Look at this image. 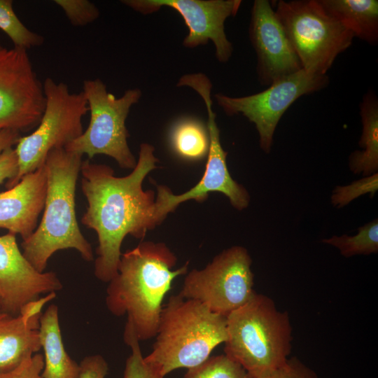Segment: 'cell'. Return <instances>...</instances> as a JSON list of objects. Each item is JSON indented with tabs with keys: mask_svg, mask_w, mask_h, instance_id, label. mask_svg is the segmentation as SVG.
Masks as SVG:
<instances>
[{
	"mask_svg": "<svg viewBox=\"0 0 378 378\" xmlns=\"http://www.w3.org/2000/svg\"><path fill=\"white\" fill-rule=\"evenodd\" d=\"M154 150L152 145L141 144L135 167L122 177L115 176L108 165L88 159L82 162L81 190L88 206L81 223L97 235L94 275L103 282L108 283L118 272L125 237L143 239L160 223L154 192L142 188L158 162Z\"/></svg>",
	"mask_w": 378,
	"mask_h": 378,
	"instance_id": "6da1fadb",
	"label": "cell"
},
{
	"mask_svg": "<svg viewBox=\"0 0 378 378\" xmlns=\"http://www.w3.org/2000/svg\"><path fill=\"white\" fill-rule=\"evenodd\" d=\"M177 258L164 243L142 241L122 253L108 282L106 305L114 316L127 315L139 341L155 337L164 298L189 262L174 270Z\"/></svg>",
	"mask_w": 378,
	"mask_h": 378,
	"instance_id": "7a4b0ae2",
	"label": "cell"
},
{
	"mask_svg": "<svg viewBox=\"0 0 378 378\" xmlns=\"http://www.w3.org/2000/svg\"><path fill=\"white\" fill-rule=\"evenodd\" d=\"M82 162L81 155L64 148L50 150L46 158L47 191L43 217L33 234L21 244L24 256L38 272H43L52 254L63 249H76L88 262L94 259L76 214V188Z\"/></svg>",
	"mask_w": 378,
	"mask_h": 378,
	"instance_id": "3957f363",
	"label": "cell"
},
{
	"mask_svg": "<svg viewBox=\"0 0 378 378\" xmlns=\"http://www.w3.org/2000/svg\"><path fill=\"white\" fill-rule=\"evenodd\" d=\"M152 351L145 360L164 377L182 368L195 367L227 339L226 316L198 301L172 295L162 307Z\"/></svg>",
	"mask_w": 378,
	"mask_h": 378,
	"instance_id": "277c9868",
	"label": "cell"
},
{
	"mask_svg": "<svg viewBox=\"0 0 378 378\" xmlns=\"http://www.w3.org/2000/svg\"><path fill=\"white\" fill-rule=\"evenodd\" d=\"M225 354L252 378L281 366L291 351L292 328L288 314L269 297L255 293L226 316Z\"/></svg>",
	"mask_w": 378,
	"mask_h": 378,
	"instance_id": "5b68a950",
	"label": "cell"
},
{
	"mask_svg": "<svg viewBox=\"0 0 378 378\" xmlns=\"http://www.w3.org/2000/svg\"><path fill=\"white\" fill-rule=\"evenodd\" d=\"M301 64L307 72L326 75L354 34L323 8L318 0H279L274 9Z\"/></svg>",
	"mask_w": 378,
	"mask_h": 378,
	"instance_id": "8992f818",
	"label": "cell"
},
{
	"mask_svg": "<svg viewBox=\"0 0 378 378\" xmlns=\"http://www.w3.org/2000/svg\"><path fill=\"white\" fill-rule=\"evenodd\" d=\"M45 108L36 130L20 136L15 148L18 171L6 182L8 189L44 164L48 153L64 148L83 132L82 119L89 111L83 91L71 92L66 84L47 78L43 83Z\"/></svg>",
	"mask_w": 378,
	"mask_h": 378,
	"instance_id": "52a82bcc",
	"label": "cell"
},
{
	"mask_svg": "<svg viewBox=\"0 0 378 378\" xmlns=\"http://www.w3.org/2000/svg\"><path fill=\"white\" fill-rule=\"evenodd\" d=\"M83 92L90 113V123L86 130L64 148L81 156L86 155L88 160L97 155H108L120 167L133 169L136 160L128 146L125 122L131 107L139 101L141 91L130 89L118 98L97 78L85 80Z\"/></svg>",
	"mask_w": 378,
	"mask_h": 378,
	"instance_id": "ba28073f",
	"label": "cell"
},
{
	"mask_svg": "<svg viewBox=\"0 0 378 378\" xmlns=\"http://www.w3.org/2000/svg\"><path fill=\"white\" fill-rule=\"evenodd\" d=\"M178 87H188L197 92L202 97L207 111V130L209 147L207 162L201 180L188 191L181 195H174L163 186H158L155 200L157 216L160 221L173 211L181 203L194 200H205L210 192H219L225 195L232 206L239 211L246 209L250 202L246 189L234 181L227 167L225 152L220 144V130L216 122V113L213 111L211 99L212 83L202 73L183 75L178 80Z\"/></svg>",
	"mask_w": 378,
	"mask_h": 378,
	"instance_id": "9c48e42d",
	"label": "cell"
},
{
	"mask_svg": "<svg viewBox=\"0 0 378 378\" xmlns=\"http://www.w3.org/2000/svg\"><path fill=\"white\" fill-rule=\"evenodd\" d=\"M251 263L244 247L233 246L215 256L204 268L187 272L179 294L227 316L255 293Z\"/></svg>",
	"mask_w": 378,
	"mask_h": 378,
	"instance_id": "30bf717a",
	"label": "cell"
},
{
	"mask_svg": "<svg viewBox=\"0 0 378 378\" xmlns=\"http://www.w3.org/2000/svg\"><path fill=\"white\" fill-rule=\"evenodd\" d=\"M329 83L327 75L314 74L302 69L255 94L233 97L218 93L214 97L227 115H241L255 125L260 147L269 154L276 127L287 109L302 96L320 91Z\"/></svg>",
	"mask_w": 378,
	"mask_h": 378,
	"instance_id": "8fae6325",
	"label": "cell"
},
{
	"mask_svg": "<svg viewBox=\"0 0 378 378\" xmlns=\"http://www.w3.org/2000/svg\"><path fill=\"white\" fill-rule=\"evenodd\" d=\"M43 85L27 50L0 49V132H27L38 125L45 108Z\"/></svg>",
	"mask_w": 378,
	"mask_h": 378,
	"instance_id": "7c38bea8",
	"label": "cell"
},
{
	"mask_svg": "<svg viewBox=\"0 0 378 378\" xmlns=\"http://www.w3.org/2000/svg\"><path fill=\"white\" fill-rule=\"evenodd\" d=\"M121 3L143 15L157 12L162 7L171 8L182 17L188 29L183 41L185 48H197L211 41L218 62H227L232 55L225 22L237 13L241 0H122Z\"/></svg>",
	"mask_w": 378,
	"mask_h": 378,
	"instance_id": "4fadbf2b",
	"label": "cell"
},
{
	"mask_svg": "<svg viewBox=\"0 0 378 378\" xmlns=\"http://www.w3.org/2000/svg\"><path fill=\"white\" fill-rule=\"evenodd\" d=\"M248 34L256 55L258 79L262 85L269 86L302 69L297 54L270 1H253Z\"/></svg>",
	"mask_w": 378,
	"mask_h": 378,
	"instance_id": "5bb4252c",
	"label": "cell"
},
{
	"mask_svg": "<svg viewBox=\"0 0 378 378\" xmlns=\"http://www.w3.org/2000/svg\"><path fill=\"white\" fill-rule=\"evenodd\" d=\"M62 284L53 272H38L20 251L16 235L0 236V312L16 316L43 294L56 293Z\"/></svg>",
	"mask_w": 378,
	"mask_h": 378,
	"instance_id": "9a60e30c",
	"label": "cell"
},
{
	"mask_svg": "<svg viewBox=\"0 0 378 378\" xmlns=\"http://www.w3.org/2000/svg\"><path fill=\"white\" fill-rule=\"evenodd\" d=\"M47 191V172L43 164L24 175L13 187L0 192V228L20 234L22 240L36 228L43 210Z\"/></svg>",
	"mask_w": 378,
	"mask_h": 378,
	"instance_id": "2e32d148",
	"label": "cell"
},
{
	"mask_svg": "<svg viewBox=\"0 0 378 378\" xmlns=\"http://www.w3.org/2000/svg\"><path fill=\"white\" fill-rule=\"evenodd\" d=\"M55 296L56 293H51L31 302L16 316L0 312V372L14 369L39 351L41 311Z\"/></svg>",
	"mask_w": 378,
	"mask_h": 378,
	"instance_id": "e0dca14e",
	"label": "cell"
},
{
	"mask_svg": "<svg viewBox=\"0 0 378 378\" xmlns=\"http://www.w3.org/2000/svg\"><path fill=\"white\" fill-rule=\"evenodd\" d=\"M39 337L44 351L43 378H78L80 365L65 350L59 323L58 307L50 304L39 320Z\"/></svg>",
	"mask_w": 378,
	"mask_h": 378,
	"instance_id": "ac0fdd59",
	"label": "cell"
},
{
	"mask_svg": "<svg viewBox=\"0 0 378 378\" xmlns=\"http://www.w3.org/2000/svg\"><path fill=\"white\" fill-rule=\"evenodd\" d=\"M328 14L354 36L371 45L378 42L377 0H318Z\"/></svg>",
	"mask_w": 378,
	"mask_h": 378,
	"instance_id": "d6986e66",
	"label": "cell"
},
{
	"mask_svg": "<svg viewBox=\"0 0 378 378\" xmlns=\"http://www.w3.org/2000/svg\"><path fill=\"white\" fill-rule=\"evenodd\" d=\"M362 134L358 145L362 150H354L349 157V167L355 174L368 176L378 171V99L368 90L359 104Z\"/></svg>",
	"mask_w": 378,
	"mask_h": 378,
	"instance_id": "ffe728a7",
	"label": "cell"
},
{
	"mask_svg": "<svg viewBox=\"0 0 378 378\" xmlns=\"http://www.w3.org/2000/svg\"><path fill=\"white\" fill-rule=\"evenodd\" d=\"M170 139L173 150L182 158L197 160L208 153V130L198 120L188 118L177 122L172 129Z\"/></svg>",
	"mask_w": 378,
	"mask_h": 378,
	"instance_id": "44dd1931",
	"label": "cell"
},
{
	"mask_svg": "<svg viewBox=\"0 0 378 378\" xmlns=\"http://www.w3.org/2000/svg\"><path fill=\"white\" fill-rule=\"evenodd\" d=\"M322 242L337 248L342 255L350 258L357 255H368L378 252V220L376 218L358 228L353 236L334 235L323 239Z\"/></svg>",
	"mask_w": 378,
	"mask_h": 378,
	"instance_id": "7402d4cb",
	"label": "cell"
},
{
	"mask_svg": "<svg viewBox=\"0 0 378 378\" xmlns=\"http://www.w3.org/2000/svg\"><path fill=\"white\" fill-rule=\"evenodd\" d=\"M0 29L9 37L14 48L27 50L44 42L43 36L29 29L18 18L11 0H0Z\"/></svg>",
	"mask_w": 378,
	"mask_h": 378,
	"instance_id": "603a6c76",
	"label": "cell"
},
{
	"mask_svg": "<svg viewBox=\"0 0 378 378\" xmlns=\"http://www.w3.org/2000/svg\"><path fill=\"white\" fill-rule=\"evenodd\" d=\"M183 378H252L237 362L225 354L209 356L188 369Z\"/></svg>",
	"mask_w": 378,
	"mask_h": 378,
	"instance_id": "cb8c5ba5",
	"label": "cell"
},
{
	"mask_svg": "<svg viewBox=\"0 0 378 378\" xmlns=\"http://www.w3.org/2000/svg\"><path fill=\"white\" fill-rule=\"evenodd\" d=\"M125 342L130 347L131 354L127 358L122 378H164L160 370L147 363L142 355L132 326L126 322L124 330Z\"/></svg>",
	"mask_w": 378,
	"mask_h": 378,
	"instance_id": "d4e9b609",
	"label": "cell"
},
{
	"mask_svg": "<svg viewBox=\"0 0 378 378\" xmlns=\"http://www.w3.org/2000/svg\"><path fill=\"white\" fill-rule=\"evenodd\" d=\"M378 190V172L353 181L346 186H337L332 192L330 202L333 206L342 208L361 195L372 197Z\"/></svg>",
	"mask_w": 378,
	"mask_h": 378,
	"instance_id": "484cf974",
	"label": "cell"
},
{
	"mask_svg": "<svg viewBox=\"0 0 378 378\" xmlns=\"http://www.w3.org/2000/svg\"><path fill=\"white\" fill-rule=\"evenodd\" d=\"M73 26L83 27L99 16L98 8L88 0H55Z\"/></svg>",
	"mask_w": 378,
	"mask_h": 378,
	"instance_id": "4316f807",
	"label": "cell"
},
{
	"mask_svg": "<svg viewBox=\"0 0 378 378\" xmlns=\"http://www.w3.org/2000/svg\"><path fill=\"white\" fill-rule=\"evenodd\" d=\"M43 356L36 353L24 359L14 369L0 372V378H43Z\"/></svg>",
	"mask_w": 378,
	"mask_h": 378,
	"instance_id": "83f0119b",
	"label": "cell"
},
{
	"mask_svg": "<svg viewBox=\"0 0 378 378\" xmlns=\"http://www.w3.org/2000/svg\"><path fill=\"white\" fill-rule=\"evenodd\" d=\"M261 378H318L316 374L298 358L293 357Z\"/></svg>",
	"mask_w": 378,
	"mask_h": 378,
	"instance_id": "f1b7e54d",
	"label": "cell"
},
{
	"mask_svg": "<svg viewBox=\"0 0 378 378\" xmlns=\"http://www.w3.org/2000/svg\"><path fill=\"white\" fill-rule=\"evenodd\" d=\"M79 365L78 378H105L108 370L107 362L99 354L85 357Z\"/></svg>",
	"mask_w": 378,
	"mask_h": 378,
	"instance_id": "f546056e",
	"label": "cell"
},
{
	"mask_svg": "<svg viewBox=\"0 0 378 378\" xmlns=\"http://www.w3.org/2000/svg\"><path fill=\"white\" fill-rule=\"evenodd\" d=\"M18 171V162L15 148H8L0 153V185L5 180L13 179Z\"/></svg>",
	"mask_w": 378,
	"mask_h": 378,
	"instance_id": "4dcf8cb0",
	"label": "cell"
},
{
	"mask_svg": "<svg viewBox=\"0 0 378 378\" xmlns=\"http://www.w3.org/2000/svg\"><path fill=\"white\" fill-rule=\"evenodd\" d=\"M20 136V133L14 130H7L0 132V153L15 145Z\"/></svg>",
	"mask_w": 378,
	"mask_h": 378,
	"instance_id": "1f68e13d",
	"label": "cell"
},
{
	"mask_svg": "<svg viewBox=\"0 0 378 378\" xmlns=\"http://www.w3.org/2000/svg\"><path fill=\"white\" fill-rule=\"evenodd\" d=\"M3 47L0 45V49L2 48Z\"/></svg>",
	"mask_w": 378,
	"mask_h": 378,
	"instance_id": "d6a6232c",
	"label": "cell"
},
{
	"mask_svg": "<svg viewBox=\"0 0 378 378\" xmlns=\"http://www.w3.org/2000/svg\"><path fill=\"white\" fill-rule=\"evenodd\" d=\"M0 301H1V295H0Z\"/></svg>",
	"mask_w": 378,
	"mask_h": 378,
	"instance_id": "836d02e7",
	"label": "cell"
}]
</instances>
